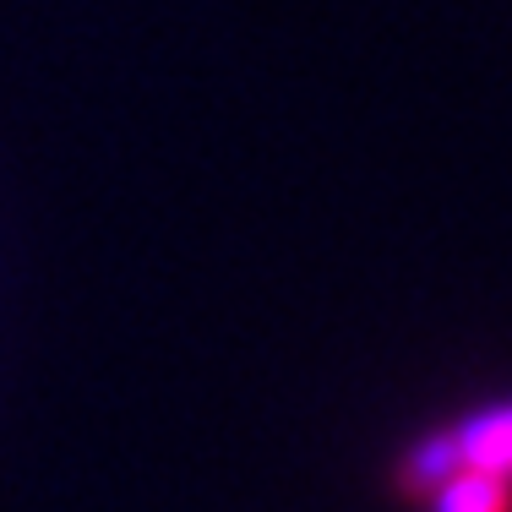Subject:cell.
Here are the masks:
<instances>
[{"mask_svg": "<svg viewBox=\"0 0 512 512\" xmlns=\"http://www.w3.org/2000/svg\"><path fill=\"white\" fill-rule=\"evenodd\" d=\"M447 469H474L512 485V393L474 404L453 414V420L420 431L414 442H404V453L393 458V491L409 502L431 480H442Z\"/></svg>", "mask_w": 512, "mask_h": 512, "instance_id": "cell-1", "label": "cell"}]
</instances>
